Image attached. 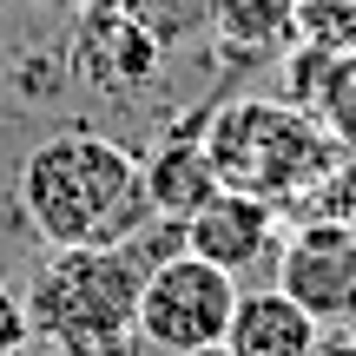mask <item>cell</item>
<instances>
[{"mask_svg": "<svg viewBox=\"0 0 356 356\" xmlns=\"http://www.w3.org/2000/svg\"><path fill=\"white\" fill-rule=\"evenodd\" d=\"M310 119L330 132V145L343 159H356V47L350 53H330L323 86H317V99H310Z\"/></svg>", "mask_w": 356, "mask_h": 356, "instance_id": "11", "label": "cell"}, {"mask_svg": "<svg viewBox=\"0 0 356 356\" xmlns=\"http://www.w3.org/2000/svg\"><path fill=\"white\" fill-rule=\"evenodd\" d=\"M185 251L218 264L225 277H251V270H277L284 251V211L264 198H244V191H218L211 204L185 218Z\"/></svg>", "mask_w": 356, "mask_h": 356, "instance_id": "7", "label": "cell"}, {"mask_svg": "<svg viewBox=\"0 0 356 356\" xmlns=\"http://www.w3.org/2000/svg\"><path fill=\"white\" fill-rule=\"evenodd\" d=\"M139 13L152 20V33L172 47L178 33H191V26H204V20H211V0H139Z\"/></svg>", "mask_w": 356, "mask_h": 356, "instance_id": "14", "label": "cell"}, {"mask_svg": "<svg viewBox=\"0 0 356 356\" xmlns=\"http://www.w3.org/2000/svg\"><path fill=\"white\" fill-rule=\"evenodd\" d=\"M33 7H79V0H33Z\"/></svg>", "mask_w": 356, "mask_h": 356, "instance_id": "18", "label": "cell"}, {"mask_svg": "<svg viewBox=\"0 0 356 356\" xmlns=\"http://www.w3.org/2000/svg\"><path fill=\"white\" fill-rule=\"evenodd\" d=\"M317 343H323V323L304 317L277 284L238 291V310H231V330H225L231 356H317Z\"/></svg>", "mask_w": 356, "mask_h": 356, "instance_id": "9", "label": "cell"}, {"mask_svg": "<svg viewBox=\"0 0 356 356\" xmlns=\"http://www.w3.org/2000/svg\"><path fill=\"white\" fill-rule=\"evenodd\" d=\"M297 40L323 53L356 47V0H297Z\"/></svg>", "mask_w": 356, "mask_h": 356, "instance_id": "12", "label": "cell"}, {"mask_svg": "<svg viewBox=\"0 0 356 356\" xmlns=\"http://www.w3.org/2000/svg\"><path fill=\"white\" fill-rule=\"evenodd\" d=\"M317 356H356V330H350V337H323Z\"/></svg>", "mask_w": 356, "mask_h": 356, "instance_id": "16", "label": "cell"}, {"mask_svg": "<svg viewBox=\"0 0 356 356\" xmlns=\"http://www.w3.org/2000/svg\"><path fill=\"white\" fill-rule=\"evenodd\" d=\"M238 277H225L218 264L178 251L145 277L139 291V317H132V337L159 356H191V350H211L225 343L231 330V310H238Z\"/></svg>", "mask_w": 356, "mask_h": 356, "instance_id": "4", "label": "cell"}, {"mask_svg": "<svg viewBox=\"0 0 356 356\" xmlns=\"http://www.w3.org/2000/svg\"><path fill=\"white\" fill-rule=\"evenodd\" d=\"M20 211L47 238V251H92V244H126L152 225L145 172L106 132H47L20 159Z\"/></svg>", "mask_w": 356, "mask_h": 356, "instance_id": "2", "label": "cell"}, {"mask_svg": "<svg viewBox=\"0 0 356 356\" xmlns=\"http://www.w3.org/2000/svg\"><path fill=\"white\" fill-rule=\"evenodd\" d=\"M211 113V106H204ZM204 113L198 119H178V126L159 139V152L152 159H139V172H145V198H152V218H178L185 225L198 204H211L218 198V172H211V159H204Z\"/></svg>", "mask_w": 356, "mask_h": 356, "instance_id": "8", "label": "cell"}, {"mask_svg": "<svg viewBox=\"0 0 356 356\" xmlns=\"http://www.w3.org/2000/svg\"><path fill=\"white\" fill-rule=\"evenodd\" d=\"M191 356H231V350H225V343H211V350H191Z\"/></svg>", "mask_w": 356, "mask_h": 356, "instance_id": "17", "label": "cell"}, {"mask_svg": "<svg viewBox=\"0 0 356 356\" xmlns=\"http://www.w3.org/2000/svg\"><path fill=\"white\" fill-rule=\"evenodd\" d=\"M20 343H33V330H26V310L13 304L7 291H0V356H13Z\"/></svg>", "mask_w": 356, "mask_h": 356, "instance_id": "15", "label": "cell"}, {"mask_svg": "<svg viewBox=\"0 0 356 356\" xmlns=\"http://www.w3.org/2000/svg\"><path fill=\"white\" fill-rule=\"evenodd\" d=\"M204 26L231 53H284L297 40V0H211Z\"/></svg>", "mask_w": 356, "mask_h": 356, "instance_id": "10", "label": "cell"}, {"mask_svg": "<svg viewBox=\"0 0 356 356\" xmlns=\"http://www.w3.org/2000/svg\"><path fill=\"white\" fill-rule=\"evenodd\" d=\"M73 47H66V66H73L79 86L92 92H126L152 86L159 66H165V40L152 33V20L139 13V0H92V7H73Z\"/></svg>", "mask_w": 356, "mask_h": 356, "instance_id": "5", "label": "cell"}, {"mask_svg": "<svg viewBox=\"0 0 356 356\" xmlns=\"http://www.w3.org/2000/svg\"><path fill=\"white\" fill-rule=\"evenodd\" d=\"M310 218H323V225H343V231H356V159H337L330 165V178H323L317 191H310Z\"/></svg>", "mask_w": 356, "mask_h": 356, "instance_id": "13", "label": "cell"}, {"mask_svg": "<svg viewBox=\"0 0 356 356\" xmlns=\"http://www.w3.org/2000/svg\"><path fill=\"white\" fill-rule=\"evenodd\" d=\"M178 251H185V225L178 218H152L126 244L53 251L26 277V297H20L33 343H47L60 356H126L145 277Z\"/></svg>", "mask_w": 356, "mask_h": 356, "instance_id": "1", "label": "cell"}, {"mask_svg": "<svg viewBox=\"0 0 356 356\" xmlns=\"http://www.w3.org/2000/svg\"><path fill=\"white\" fill-rule=\"evenodd\" d=\"M198 139L218 172V191H244V198H264L277 211L304 204L330 178V165L343 159L317 119L270 99V92H244V99L211 106Z\"/></svg>", "mask_w": 356, "mask_h": 356, "instance_id": "3", "label": "cell"}, {"mask_svg": "<svg viewBox=\"0 0 356 356\" xmlns=\"http://www.w3.org/2000/svg\"><path fill=\"white\" fill-rule=\"evenodd\" d=\"M277 284L304 317H317L323 330H356V231L323 225V218H304V225L284 231L277 251Z\"/></svg>", "mask_w": 356, "mask_h": 356, "instance_id": "6", "label": "cell"}]
</instances>
